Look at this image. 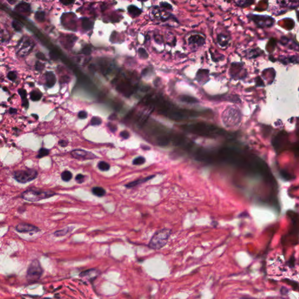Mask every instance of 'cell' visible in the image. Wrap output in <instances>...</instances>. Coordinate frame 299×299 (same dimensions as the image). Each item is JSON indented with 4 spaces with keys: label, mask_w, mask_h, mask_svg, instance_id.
<instances>
[{
    "label": "cell",
    "mask_w": 299,
    "mask_h": 299,
    "mask_svg": "<svg viewBox=\"0 0 299 299\" xmlns=\"http://www.w3.org/2000/svg\"><path fill=\"white\" fill-rule=\"evenodd\" d=\"M181 128L190 133L202 137L215 138L226 136L227 132L218 126L206 122H196L184 125Z\"/></svg>",
    "instance_id": "1"
},
{
    "label": "cell",
    "mask_w": 299,
    "mask_h": 299,
    "mask_svg": "<svg viewBox=\"0 0 299 299\" xmlns=\"http://www.w3.org/2000/svg\"><path fill=\"white\" fill-rule=\"evenodd\" d=\"M56 193L51 190H43L37 188L27 189L21 194V197L25 200L29 202H38L52 197Z\"/></svg>",
    "instance_id": "2"
},
{
    "label": "cell",
    "mask_w": 299,
    "mask_h": 299,
    "mask_svg": "<svg viewBox=\"0 0 299 299\" xmlns=\"http://www.w3.org/2000/svg\"><path fill=\"white\" fill-rule=\"evenodd\" d=\"M172 234L169 229H163L157 231L149 243L148 247L151 249L158 250L165 246Z\"/></svg>",
    "instance_id": "3"
},
{
    "label": "cell",
    "mask_w": 299,
    "mask_h": 299,
    "mask_svg": "<svg viewBox=\"0 0 299 299\" xmlns=\"http://www.w3.org/2000/svg\"><path fill=\"white\" fill-rule=\"evenodd\" d=\"M43 272V270L40 262L38 259H35L28 266L26 276V280L31 283L37 282L41 278Z\"/></svg>",
    "instance_id": "4"
},
{
    "label": "cell",
    "mask_w": 299,
    "mask_h": 299,
    "mask_svg": "<svg viewBox=\"0 0 299 299\" xmlns=\"http://www.w3.org/2000/svg\"><path fill=\"white\" fill-rule=\"evenodd\" d=\"M38 172L35 169H27L18 170L14 172L13 178L21 184H26L31 182L38 177Z\"/></svg>",
    "instance_id": "5"
},
{
    "label": "cell",
    "mask_w": 299,
    "mask_h": 299,
    "mask_svg": "<svg viewBox=\"0 0 299 299\" xmlns=\"http://www.w3.org/2000/svg\"><path fill=\"white\" fill-rule=\"evenodd\" d=\"M241 117L238 112L235 109H230L224 114L223 121L227 127H234L240 123Z\"/></svg>",
    "instance_id": "6"
},
{
    "label": "cell",
    "mask_w": 299,
    "mask_h": 299,
    "mask_svg": "<svg viewBox=\"0 0 299 299\" xmlns=\"http://www.w3.org/2000/svg\"><path fill=\"white\" fill-rule=\"evenodd\" d=\"M71 155L74 158L78 160H91L97 157L94 154L91 152L80 149L74 150L71 151Z\"/></svg>",
    "instance_id": "7"
},
{
    "label": "cell",
    "mask_w": 299,
    "mask_h": 299,
    "mask_svg": "<svg viewBox=\"0 0 299 299\" xmlns=\"http://www.w3.org/2000/svg\"><path fill=\"white\" fill-rule=\"evenodd\" d=\"M15 230L21 233H36L40 231V229L32 224L20 223L16 226Z\"/></svg>",
    "instance_id": "8"
},
{
    "label": "cell",
    "mask_w": 299,
    "mask_h": 299,
    "mask_svg": "<svg viewBox=\"0 0 299 299\" xmlns=\"http://www.w3.org/2000/svg\"><path fill=\"white\" fill-rule=\"evenodd\" d=\"M154 177V175H151V176H148L147 177H145L144 178L139 179H137V180L131 182L126 184L125 185V186L126 188H131L134 187V186H137V185H139L140 184L145 182L147 181H148L149 180H150L151 179L153 178Z\"/></svg>",
    "instance_id": "9"
},
{
    "label": "cell",
    "mask_w": 299,
    "mask_h": 299,
    "mask_svg": "<svg viewBox=\"0 0 299 299\" xmlns=\"http://www.w3.org/2000/svg\"><path fill=\"white\" fill-rule=\"evenodd\" d=\"M98 274V272L96 270H89L81 272L80 275L81 277L85 278L89 280L94 279Z\"/></svg>",
    "instance_id": "10"
},
{
    "label": "cell",
    "mask_w": 299,
    "mask_h": 299,
    "mask_svg": "<svg viewBox=\"0 0 299 299\" xmlns=\"http://www.w3.org/2000/svg\"><path fill=\"white\" fill-rule=\"evenodd\" d=\"M15 10L19 13H27L31 11V6L26 3L22 2L15 7Z\"/></svg>",
    "instance_id": "11"
},
{
    "label": "cell",
    "mask_w": 299,
    "mask_h": 299,
    "mask_svg": "<svg viewBox=\"0 0 299 299\" xmlns=\"http://www.w3.org/2000/svg\"><path fill=\"white\" fill-rule=\"evenodd\" d=\"M45 76L46 80V85L48 86V87L51 88L53 86L56 82V78L53 72L48 71L46 73Z\"/></svg>",
    "instance_id": "12"
},
{
    "label": "cell",
    "mask_w": 299,
    "mask_h": 299,
    "mask_svg": "<svg viewBox=\"0 0 299 299\" xmlns=\"http://www.w3.org/2000/svg\"><path fill=\"white\" fill-rule=\"evenodd\" d=\"M170 137L167 135H160L157 138V143L158 145L164 147L168 145L170 143Z\"/></svg>",
    "instance_id": "13"
},
{
    "label": "cell",
    "mask_w": 299,
    "mask_h": 299,
    "mask_svg": "<svg viewBox=\"0 0 299 299\" xmlns=\"http://www.w3.org/2000/svg\"><path fill=\"white\" fill-rule=\"evenodd\" d=\"M73 229H74L73 227H67L63 229L56 231L54 233V235L56 237H62V236H64V235L67 234L68 233L72 231L73 230Z\"/></svg>",
    "instance_id": "14"
},
{
    "label": "cell",
    "mask_w": 299,
    "mask_h": 299,
    "mask_svg": "<svg viewBox=\"0 0 299 299\" xmlns=\"http://www.w3.org/2000/svg\"><path fill=\"white\" fill-rule=\"evenodd\" d=\"M92 192L94 195H95L97 196H99V197L104 196L106 193L105 190L101 187H98V186L93 188L92 189Z\"/></svg>",
    "instance_id": "15"
},
{
    "label": "cell",
    "mask_w": 299,
    "mask_h": 299,
    "mask_svg": "<svg viewBox=\"0 0 299 299\" xmlns=\"http://www.w3.org/2000/svg\"><path fill=\"white\" fill-rule=\"evenodd\" d=\"M18 93H19L21 97L22 98L23 105L25 107H27L28 105H29V103H28L29 102H28V101H27V99L26 98L27 94H26V91L25 90V89H19V90H18Z\"/></svg>",
    "instance_id": "16"
},
{
    "label": "cell",
    "mask_w": 299,
    "mask_h": 299,
    "mask_svg": "<svg viewBox=\"0 0 299 299\" xmlns=\"http://www.w3.org/2000/svg\"><path fill=\"white\" fill-rule=\"evenodd\" d=\"M128 11H129V12L130 14L133 15L134 17H137V16L139 15L141 12V11L140 9H139L137 7L134 6V5L129 6V7L128 8Z\"/></svg>",
    "instance_id": "17"
},
{
    "label": "cell",
    "mask_w": 299,
    "mask_h": 299,
    "mask_svg": "<svg viewBox=\"0 0 299 299\" xmlns=\"http://www.w3.org/2000/svg\"><path fill=\"white\" fill-rule=\"evenodd\" d=\"M98 167L102 171H107L110 169V165L108 162L102 161L98 164Z\"/></svg>",
    "instance_id": "18"
},
{
    "label": "cell",
    "mask_w": 299,
    "mask_h": 299,
    "mask_svg": "<svg viewBox=\"0 0 299 299\" xmlns=\"http://www.w3.org/2000/svg\"><path fill=\"white\" fill-rule=\"evenodd\" d=\"M61 177H62L63 181H64L65 182H68V181H70L71 179V178L72 177V175L70 171L66 170L62 172V174L61 175Z\"/></svg>",
    "instance_id": "19"
},
{
    "label": "cell",
    "mask_w": 299,
    "mask_h": 299,
    "mask_svg": "<svg viewBox=\"0 0 299 299\" xmlns=\"http://www.w3.org/2000/svg\"><path fill=\"white\" fill-rule=\"evenodd\" d=\"M42 94L38 91H33L30 94V97L32 101H38L41 99Z\"/></svg>",
    "instance_id": "20"
},
{
    "label": "cell",
    "mask_w": 299,
    "mask_h": 299,
    "mask_svg": "<svg viewBox=\"0 0 299 299\" xmlns=\"http://www.w3.org/2000/svg\"><path fill=\"white\" fill-rule=\"evenodd\" d=\"M93 25V22L89 21L88 18H84L82 19V27L85 30L92 29Z\"/></svg>",
    "instance_id": "21"
},
{
    "label": "cell",
    "mask_w": 299,
    "mask_h": 299,
    "mask_svg": "<svg viewBox=\"0 0 299 299\" xmlns=\"http://www.w3.org/2000/svg\"><path fill=\"white\" fill-rule=\"evenodd\" d=\"M35 18L39 22H43L45 20V13L43 11H38L35 13Z\"/></svg>",
    "instance_id": "22"
},
{
    "label": "cell",
    "mask_w": 299,
    "mask_h": 299,
    "mask_svg": "<svg viewBox=\"0 0 299 299\" xmlns=\"http://www.w3.org/2000/svg\"><path fill=\"white\" fill-rule=\"evenodd\" d=\"M49 153H50V151L48 149L42 148L39 150V151L38 152V154L37 155V158H43L44 157L48 156L49 154Z\"/></svg>",
    "instance_id": "23"
},
{
    "label": "cell",
    "mask_w": 299,
    "mask_h": 299,
    "mask_svg": "<svg viewBox=\"0 0 299 299\" xmlns=\"http://www.w3.org/2000/svg\"><path fill=\"white\" fill-rule=\"evenodd\" d=\"M145 162V159L144 157L140 156L136 158L133 161V164L135 166H140L142 165Z\"/></svg>",
    "instance_id": "24"
},
{
    "label": "cell",
    "mask_w": 299,
    "mask_h": 299,
    "mask_svg": "<svg viewBox=\"0 0 299 299\" xmlns=\"http://www.w3.org/2000/svg\"><path fill=\"white\" fill-rule=\"evenodd\" d=\"M182 101L185 102H189V103H195L197 102V100L195 98H193L192 97H188V96H182L181 98Z\"/></svg>",
    "instance_id": "25"
},
{
    "label": "cell",
    "mask_w": 299,
    "mask_h": 299,
    "mask_svg": "<svg viewBox=\"0 0 299 299\" xmlns=\"http://www.w3.org/2000/svg\"><path fill=\"white\" fill-rule=\"evenodd\" d=\"M91 125L93 126H98L102 123V120L98 117H93L91 121Z\"/></svg>",
    "instance_id": "26"
},
{
    "label": "cell",
    "mask_w": 299,
    "mask_h": 299,
    "mask_svg": "<svg viewBox=\"0 0 299 299\" xmlns=\"http://www.w3.org/2000/svg\"><path fill=\"white\" fill-rule=\"evenodd\" d=\"M7 77L9 80H11L12 81H14L17 79V74L14 71H10L8 72V74L7 75Z\"/></svg>",
    "instance_id": "27"
},
{
    "label": "cell",
    "mask_w": 299,
    "mask_h": 299,
    "mask_svg": "<svg viewBox=\"0 0 299 299\" xmlns=\"http://www.w3.org/2000/svg\"><path fill=\"white\" fill-rule=\"evenodd\" d=\"M85 178V176L84 175L80 174H78L76 176V181L78 184H82V182H84Z\"/></svg>",
    "instance_id": "28"
},
{
    "label": "cell",
    "mask_w": 299,
    "mask_h": 299,
    "mask_svg": "<svg viewBox=\"0 0 299 299\" xmlns=\"http://www.w3.org/2000/svg\"><path fill=\"white\" fill-rule=\"evenodd\" d=\"M12 26L17 31H21V29H22V27H21V25L19 23H18L17 22H16V21H13L12 22Z\"/></svg>",
    "instance_id": "29"
},
{
    "label": "cell",
    "mask_w": 299,
    "mask_h": 299,
    "mask_svg": "<svg viewBox=\"0 0 299 299\" xmlns=\"http://www.w3.org/2000/svg\"><path fill=\"white\" fill-rule=\"evenodd\" d=\"M139 53L140 56H141L144 58H147L148 57V54L144 49H142V48L139 49Z\"/></svg>",
    "instance_id": "30"
},
{
    "label": "cell",
    "mask_w": 299,
    "mask_h": 299,
    "mask_svg": "<svg viewBox=\"0 0 299 299\" xmlns=\"http://www.w3.org/2000/svg\"><path fill=\"white\" fill-rule=\"evenodd\" d=\"M120 136H121V137H122V138H123L125 139H127L130 136V134L128 131H123L120 133Z\"/></svg>",
    "instance_id": "31"
},
{
    "label": "cell",
    "mask_w": 299,
    "mask_h": 299,
    "mask_svg": "<svg viewBox=\"0 0 299 299\" xmlns=\"http://www.w3.org/2000/svg\"><path fill=\"white\" fill-rule=\"evenodd\" d=\"M44 67V64H43L42 63H41L39 62H38L36 64V69L37 71H42Z\"/></svg>",
    "instance_id": "32"
},
{
    "label": "cell",
    "mask_w": 299,
    "mask_h": 299,
    "mask_svg": "<svg viewBox=\"0 0 299 299\" xmlns=\"http://www.w3.org/2000/svg\"><path fill=\"white\" fill-rule=\"evenodd\" d=\"M78 116L79 118L82 119H85L87 117V113L85 111H81L78 113Z\"/></svg>",
    "instance_id": "33"
},
{
    "label": "cell",
    "mask_w": 299,
    "mask_h": 299,
    "mask_svg": "<svg viewBox=\"0 0 299 299\" xmlns=\"http://www.w3.org/2000/svg\"><path fill=\"white\" fill-rule=\"evenodd\" d=\"M58 144H59L60 145V146L64 147H66V146L67 145L68 143H67V141H65V140H60V141H58Z\"/></svg>",
    "instance_id": "34"
},
{
    "label": "cell",
    "mask_w": 299,
    "mask_h": 299,
    "mask_svg": "<svg viewBox=\"0 0 299 299\" xmlns=\"http://www.w3.org/2000/svg\"><path fill=\"white\" fill-rule=\"evenodd\" d=\"M91 49H90V48H84V49L82 50V53H83L84 54H86V55L90 54V53H91Z\"/></svg>",
    "instance_id": "35"
},
{
    "label": "cell",
    "mask_w": 299,
    "mask_h": 299,
    "mask_svg": "<svg viewBox=\"0 0 299 299\" xmlns=\"http://www.w3.org/2000/svg\"><path fill=\"white\" fill-rule=\"evenodd\" d=\"M108 126H109V127L110 130H111L112 131L114 132V131H116V130H117V127H116V126L115 125H112V124L111 123V124H109Z\"/></svg>",
    "instance_id": "36"
},
{
    "label": "cell",
    "mask_w": 299,
    "mask_h": 299,
    "mask_svg": "<svg viewBox=\"0 0 299 299\" xmlns=\"http://www.w3.org/2000/svg\"><path fill=\"white\" fill-rule=\"evenodd\" d=\"M60 2H61L62 4H63L64 5H69V4H70L74 3V1H60Z\"/></svg>",
    "instance_id": "37"
},
{
    "label": "cell",
    "mask_w": 299,
    "mask_h": 299,
    "mask_svg": "<svg viewBox=\"0 0 299 299\" xmlns=\"http://www.w3.org/2000/svg\"><path fill=\"white\" fill-rule=\"evenodd\" d=\"M9 112H10V113H16V112H17V110H16V109H15L11 108L10 110H9Z\"/></svg>",
    "instance_id": "38"
},
{
    "label": "cell",
    "mask_w": 299,
    "mask_h": 299,
    "mask_svg": "<svg viewBox=\"0 0 299 299\" xmlns=\"http://www.w3.org/2000/svg\"><path fill=\"white\" fill-rule=\"evenodd\" d=\"M142 148H143V149H145V150H149V149H150L149 147H148V146H145V145H143V147H142Z\"/></svg>",
    "instance_id": "39"
},
{
    "label": "cell",
    "mask_w": 299,
    "mask_h": 299,
    "mask_svg": "<svg viewBox=\"0 0 299 299\" xmlns=\"http://www.w3.org/2000/svg\"><path fill=\"white\" fill-rule=\"evenodd\" d=\"M243 299H256V298H253L247 297H243Z\"/></svg>",
    "instance_id": "40"
},
{
    "label": "cell",
    "mask_w": 299,
    "mask_h": 299,
    "mask_svg": "<svg viewBox=\"0 0 299 299\" xmlns=\"http://www.w3.org/2000/svg\"><path fill=\"white\" fill-rule=\"evenodd\" d=\"M42 299H51V298H43Z\"/></svg>",
    "instance_id": "41"
}]
</instances>
